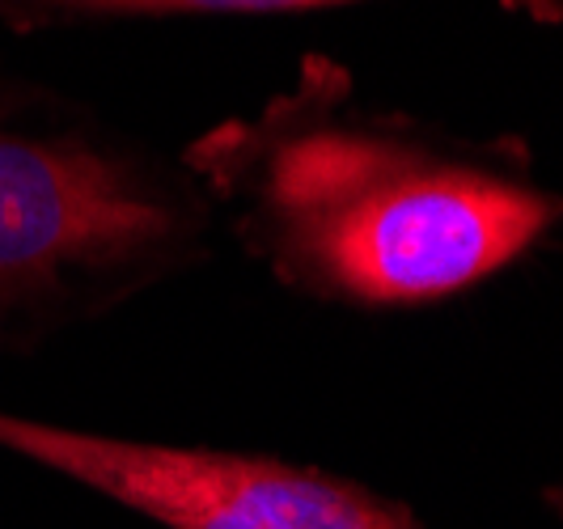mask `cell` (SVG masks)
Returning <instances> with one entry per match:
<instances>
[{"mask_svg":"<svg viewBox=\"0 0 563 529\" xmlns=\"http://www.w3.org/2000/svg\"><path fill=\"white\" fill-rule=\"evenodd\" d=\"M547 508L560 517V526H563V483H555V487L547 492Z\"/></svg>","mask_w":563,"mask_h":529,"instance_id":"6","label":"cell"},{"mask_svg":"<svg viewBox=\"0 0 563 529\" xmlns=\"http://www.w3.org/2000/svg\"><path fill=\"white\" fill-rule=\"evenodd\" d=\"M183 157L0 64V361H30L212 254Z\"/></svg>","mask_w":563,"mask_h":529,"instance_id":"2","label":"cell"},{"mask_svg":"<svg viewBox=\"0 0 563 529\" xmlns=\"http://www.w3.org/2000/svg\"><path fill=\"white\" fill-rule=\"evenodd\" d=\"M0 449L157 529H423L395 496L272 453L132 441L0 411Z\"/></svg>","mask_w":563,"mask_h":529,"instance_id":"3","label":"cell"},{"mask_svg":"<svg viewBox=\"0 0 563 529\" xmlns=\"http://www.w3.org/2000/svg\"><path fill=\"white\" fill-rule=\"evenodd\" d=\"M508 13L530 18L538 26H560L563 30V0H500Z\"/></svg>","mask_w":563,"mask_h":529,"instance_id":"5","label":"cell"},{"mask_svg":"<svg viewBox=\"0 0 563 529\" xmlns=\"http://www.w3.org/2000/svg\"><path fill=\"white\" fill-rule=\"evenodd\" d=\"M361 0H0V26L18 34L81 30L111 22H166V18H246V13H310Z\"/></svg>","mask_w":563,"mask_h":529,"instance_id":"4","label":"cell"},{"mask_svg":"<svg viewBox=\"0 0 563 529\" xmlns=\"http://www.w3.org/2000/svg\"><path fill=\"white\" fill-rule=\"evenodd\" d=\"M178 157L217 229L318 306H441L534 254L563 221V191L538 178L521 140L373 107L318 52L258 111L212 123Z\"/></svg>","mask_w":563,"mask_h":529,"instance_id":"1","label":"cell"}]
</instances>
